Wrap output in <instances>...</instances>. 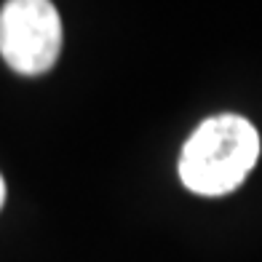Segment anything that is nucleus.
Here are the masks:
<instances>
[{
    "mask_svg": "<svg viewBox=\"0 0 262 262\" xmlns=\"http://www.w3.org/2000/svg\"><path fill=\"white\" fill-rule=\"evenodd\" d=\"M259 158V134L241 115L206 118L180 156V180L198 195H225L246 180Z\"/></svg>",
    "mask_w": 262,
    "mask_h": 262,
    "instance_id": "nucleus-1",
    "label": "nucleus"
},
{
    "mask_svg": "<svg viewBox=\"0 0 262 262\" xmlns=\"http://www.w3.org/2000/svg\"><path fill=\"white\" fill-rule=\"evenodd\" d=\"M62 16L49 0H8L0 8V56L19 75H43L62 54Z\"/></svg>",
    "mask_w": 262,
    "mask_h": 262,
    "instance_id": "nucleus-2",
    "label": "nucleus"
},
{
    "mask_svg": "<svg viewBox=\"0 0 262 262\" xmlns=\"http://www.w3.org/2000/svg\"><path fill=\"white\" fill-rule=\"evenodd\" d=\"M6 204V182H3V174H0V209Z\"/></svg>",
    "mask_w": 262,
    "mask_h": 262,
    "instance_id": "nucleus-3",
    "label": "nucleus"
}]
</instances>
